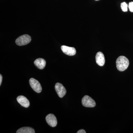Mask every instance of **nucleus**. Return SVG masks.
Returning a JSON list of instances; mask_svg holds the SVG:
<instances>
[{"mask_svg":"<svg viewBox=\"0 0 133 133\" xmlns=\"http://www.w3.org/2000/svg\"><path fill=\"white\" fill-rule=\"evenodd\" d=\"M95 1H99V0H95Z\"/></svg>","mask_w":133,"mask_h":133,"instance_id":"16","label":"nucleus"},{"mask_svg":"<svg viewBox=\"0 0 133 133\" xmlns=\"http://www.w3.org/2000/svg\"><path fill=\"white\" fill-rule=\"evenodd\" d=\"M77 133H86L84 129H81L78 131Z\"/></svg>","mask_w":133,"mask_h":133,"instance_id":"14","label":"nucleus"},{"mask_svg":"<svg viewBox=\"0 0 133 133\" xmlns=\"http://www.w3.org/2000/svg\"><path fill=\"white\" fill-rule=\"evenodd\" d=\"M129 64L128 59L124 56H120L116 59V68L119 71L125 70L128 67Z\"/></svg>","mask_w":133,"mask_h":133,"instance_id":"1","label":"nucleus"},{"mask_svg":"<svg viewBox=\"0 0 133 133\" xmlns=\"http://www.w3.org/2000/svg\"><path fill=\"white\" fill-rule=\"evenodd\" d=\"M17 100L22 106L25 108H28L30 105L29 100L24 96L20 95L17 98Z\"/></svg>","mask_w":133,"mask_h":133,"instance_id":"8","label":"nucleus"},{"mask_svg":"<svg viewBox=\"0 0 133 133\" xmlns=\"http://www.w3.org/2000/svg\"><path fill=\"white\" fill-rule=\"evenodd\" d=\"M31 41V37L28 35H24L18 37L16 41V43L19 46L27 45Z\"/></svg>","mask_w":133,"mask_h":133,"instance_id":"2","label":"nucleus"},{"mask_svg":"<svg viewBox=\"0 0 133 133\" xmlns=\"http://www.w3.org/2000/svg\"><path fill=\"white\" fill-rule=\"evenodd\" d=\"M129 10L131 12H133V2H131L129 3Z\"/></svg>","mask_w":133,"mask_h":133,"instance_id":"13","label":"nucleus"},{"mask_svg":"<svg viewBox=\"0 0 133 133\" xmlns=\"http://www.w3.org/2000/svg\"><path fill=\"white\" fill-rule=\"evenodd\" d=\"M30 85L36 92L39 93L42 91V87L41 84L37 80L33 78H31L29 80Z\"/></svg>","mask_w":133,"mask_h":133,"instance_id":"4","label":"nucleus"},{"mask_svg":"<svg viewBox=\"0 0 133 133\" xmlns=\"http://www.w3.org/2000/svg\"><path fill=\"white\" fill-rule=\"evenodd\" d=\"M17 133H35V131L33 128L29 127H24L19 129Z\"/></svg>","mask_w":133,"mask_h":133,"instance_id":"11","label":"nucleus"},{"mask_svg":"<svg viewBox=\"0 0 133 133\" xmlns=\"http://www.w3.org/2000/svg\"><path fill=\"white\" fill-rule=\"evenodd\" d=\"M82 104L86 107L93 108L96 105L95 101L88 95H85L82 99Z\"/></svg>","mask_w":133,"mask_h":133,"instance_id":"3","label":"nucleus"},{"mask_svg":"<svg viewBox=\"0 0 133 133\" xmlns=\"http://www.w3.org/2000/svg\"><path fill=\"white\" fill-rule=\"evenodd\" d=\"M61 49L65 54L68 56H73L76 54V50L74 48L62 45L61 47Z\"/></svg>","mask_w":133,"mask_h":133,"instance_id":"7","label":"nucleus"},{"mask_svg":"<svg viewBox=\"0 0 133 133\" xmlns=\"http://www.w3.org/2000/svg\"><path fill=\"white\" fill-rule=\"evenodd\" d=\"M55 89L57 95L60 98H63L66 94V89L61 83H57L55 85Z\"/></svg>","mask_w":133,"mask_h":133,"instance_id":"5","label":"nucleus"},{"mask_svg":"<svg viewBox=\"0 0 133 133\" xmlns=\"http://www.w3.org/2000/svg\"><path fill=\"white\" fill-rule=\"evenodd\" d=\"M2 76L1 74L0 75V85H1L2 82Z\"/></svg>","mask_w":133,"mask_h":133,"instance_id":"15","label":"nucleus"},{"mask_svg":"<svg viewBox=\"0 0 133 133\" xmlns=\"http://www.w3.org/2000/svg\"><path fill=\"white\" fill-rule=\"evenodd\" d=\"M46 122L49 125L52 127H55L57 125V119L54 115L49 114L45 118Z\"/></svg>","mask_w":133,"mask_h":133,"instance_id":"6","label":"nucleus"},{"mask_svg":"<svg viewBox=\"0 0 133 133\" xmlns=\"http://www.w3.org/2000/svg\"><path fill=\"white\" fill-rule=\"evenodd\" d=\"M96 63L100 66H103L105 64V59L104 54L101 52L97 53L95 57Z\"/></svg>","mask_w":133,"mask_h":133,"instance_id":"9","label":"nucleus"},{"mask_svg":"<svg viewBox=\"0 0 133 133\" xmlns=\"http://www.w3.org/2000/svg\"><path fill=\"white\" fill-rule=\"evenodd\" d=\"M121 8L122 11L124 12H126L128 11V5L125 2L122 3H121Z\"/></svg>","mask_w":133,"mask_h":133,"instance_id":"12","label":"nucleus"},{"mask_svg":"<svg viewBox=\"0 0 133 133\" xmlns=\"http://www.w3.org/2000/svg\"><path fill=\"white\" fill-rule=\"evenodd\" d=\"M34 64L38 69L42 70L44 69L46 65V61L43 58H37L34 62Z\"/></svg>","mask_w":133,"mask_h":133,"instance_id":"10","label":"nucleus"}]
</instances>
